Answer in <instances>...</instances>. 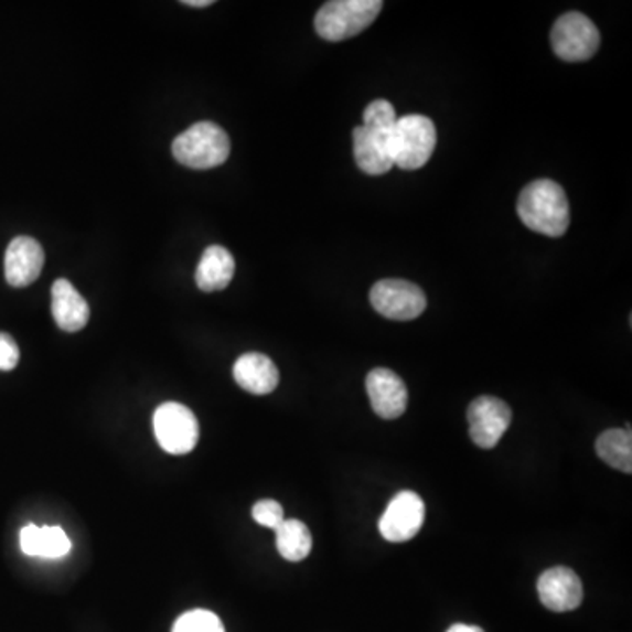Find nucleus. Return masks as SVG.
Masks as SVG:
<instances>
[{"label": "nucleus", "mask_w": 632, "mask_h": 632, "mask_svg": "<svg viewBox=\"0 0 632 632\" xmlns=\"http://www.w3.org/2000/svg\"><path fill=\"white\" fill-rule=\"evenodd\" d=\"M392 130L366 126L353 130V156L362 172L369 176H379L394 168L390 153Z\"/></svg>", "instance_id": "obj_10"}, {"label": "nucleus", "mask_w": 632, "mask_h": 632, "mask_svg": "<svg viewBox=\"0 0 632 632\" xmlns=\"http://www.w3.org/2000/svg\"><path fill=\"white\" fill-rule=\"evenodd\" d=\"M447 632H485L482 628H478V625H465V624H456L452 628L448 629Z\"/></svg>", "instance_id": "obj_24"}, {"label": "nucleus", "mask_w": 632, "mask_h": 632, "mask_svg": "<svg viewBox=\"0 0 632 632\" xmlns=\"http://www.w3.org/2000/svg\"><path fill=\"white\" fill-rule=\"evenodd\" d=\"M44 266L43 246L34 237L18 236L6 251V280L11 287L22 289L40 278Z\"/></svg>", "instance_id": "obj_12"}, {"label": "nucleus", "mask_w": 632, "mask_h": 632, "mask_svg": "<svg viewBox=\"0 0 632 632\" xmlns=\"http://www.w3.org/2000/svg\"><path fill=\"white\" fill-rule=\"evenodd\" d=\"M396 109L387 100H373L364 111V124L362 126L375 127V129L392 130L396 127Z\"/></svg>", "instance_id": "obj_21"}, {"label": "nucleus", "mask_w": 632, "mask_h": 632, "mask_svg": "<svg viewBox=\"0 0 632 632\" xmlns=\"http://www.w3.org/2000/svg\"><path fill=\"white\" fill-rule=\"evenodd\" d=\"M426 504L417 492L403 491L388 503L379 518V534L390 543H405L420 533Z\"/></svg>", "instance_id": "obj_9"}, {"label": "nucleus", "mask_w": 632, "mask_h": 632, "mask_svg": "<svg viewBox=\"0 0 632 632\" xmlns=\"http://www.w3.org/2000/svg\"><path fill=\"white\" fill-rule=\"evenodd\" d=\"M371 304L382 317L408 322L420 317L427 308L426 293L406 280H382L371 289Z\"/></svg>", "instance_id": "obj_7"}, {"label": "nucleus", "mask_w": 632, "mask_h": 632, "mask_svg": "<svg viewBox=\"0 0 632 632\" xmlns=\"http://www.w3.org/2000/svg\"><path fill=\"white\" fill-rule=\"evenodd\" d=\"M276 548L281 557L290 563H301L313 548V538L304 522L283 521V524L276 529Z\"/></svg>", "instance_id": "obj_19"}, {"label": "nucleus", "mask_w": 632, "mask_h": 632, "mask_svg": "<svg viewBox=\"0 0 632 632\" xmlns=\"http://www.w3.org/2000/svg\"><path fill=\"white\" fill-rule=\"evenodd\" d=\"M172 156L186 168H218L231 156V139L213 121H199L174 139Z\"/></svg>", "instance_id": "obj_3"}, {"label": "nucleus", "mask_w": 632, "mask_h": 632, "mask_svg": "<svg viewBox=\"0 0 632 632\" xmlns=\"http://www.w3.org/2000/svg\"><path fill=\"white\" fill-rule=\"evenodd\" d=\"M436 141V127L429 118L421 115L397 118L390 136L394 165L405 171L424 168L435 153Z\"/></svg>", "instance_id": "obj_4"}, {"label": "nucleus", "mask_w": 632, "mask_h": 632, "mask_svg": "<svg viewBox=\"0 0 632 632\" xmlns=\"http://www.w3.org/2000/svg\"><path fill=\"white\" fill-rule=\"evenodd\" d=\"M172 632H225L222 620L207 610L189 611L176 620Z\"/></svg>", "instance_id": "obj_20"}, {"label": "nucleus", "mask_w": 632, "mask_h": 632, "mask_svg": "<svg viewBox=\"0 0 632 632\" xmlns=\"http://www.w3.org/2000/svg\"><path fill=\"white\" fill-rule=\"evenodd\" d=\"M233 373L237 385L255 396L271 394L280 383L278 367L263 353H245L237 358Z\"/></svg>", "instance_id": "obj_14"}, {"label": "nucleus", "mask_w": 632, "mask_h": 632, "mask_svg": "<svg viewBox=\"0 0 632 632\" xmlns=\"http://www.w3.org/2000/svg\"><path fill=\"white\" fill-rule=\"evenodd\" d=\"M52 313L56 325L65 332H78L90 320V308L71 281L56 280L52 287Z\"/></svg>", "instance_id": "obj_15"}, {"label": "nucleus", "mask_w": 632, "mask_h": 632, "mask_svg": "<svg viewBox=\"0 0 632 632\" xmlns=\"http://www.w3.org/2000/svg\"><path fill=\"white\" fill-rule=\"evenodd\" d=\"M512 409L497 397L482 396L468 408L469 436L476 447L491 450L500 444L512 424Z\"/></svg>", "instance_id": "obj_8"}, {"label": "nucleus", "mask_w": 632, "mask_h": 632, "mask_svg": "<svg viewBox=\"0 0 632 632\" xmlns=\"http://www.w3.org/2000/svg\"><path fill=\"white\" fill-rule=\"evenodd\" d=\"M251 516L257 524L264 525L267 529L276 531L283 524L285 512L280 503L272 500L258 501L251 510Z\"/></svg>", "instance_id": "obj_22"}, {"label": "nucleus", "mask_w": 632, "mask_h": 632, "mask_svg": "<svg viewBox=\"0 0 632 632\" xmlns=\"http://www.w3.org/2000/svg\"><path fill=\"white\" fill-rule=\"evenodd\" d=\"M183 4L190 6V8H207V6L213 4V0H185Z\"/></svg>", "instance_id": "obj_25"}, {"label": "nucleus", "mask_w": 632, "mask_h": 632, "mask_svg": "<svg viewBox=\"0 0 632 632\" xmlns=\"http://www.w3.org/2000/svg\"><path fill=\"white\" fill-rule=\"evenodd\" d=\"M516 213L534 233L560 237L571 224V211L563 186L551 180H536L522 190Z\"/></svg>", "instance_id": "obj_1"}, {"label": "nucleus", "mask_w": 632, "mask_h": 632, "mask_svg": "<svg viewBox=\"0 0 632 632\" xmlns=\"http://www.w3.org/2000/svg\"><path fill=\"white\" fill-rule=\"evenodd\" d=\"M538 593L548 610L564 613L577 610L583 601V586L577 572L569 568H551L538 580Z\"/></svg>", "instance_id": "obj_13"}, {"label": "nucleus", "mask_w": 632, "mask_h": 632, "mask_svg": "<svg viewBox=\"0 0 632 632\" xmlns=\"http://www.w3.org/2000/svg\"><path fill=\"white\" fill-rule=\"evenodd\" d=\"M382 8L379 0H331L314 17V31L332 43L350 40L373 25Z\"/></svg>", "instance_id": "obj_2"}, {"label": "nucleus", "mask_w": 632, "mask_h": 632, "mask_svg": "<svg viewBox=\"0 0 632 632\" xmlns=\"http://www.w3.org/2000/svg\"><path fill=\"white\" fill-rule=\"evenodd\" d=\"M366 390L371 408L375 409L378 417L394 420L405 414L408 406V388L394 371L383 367L371 371L366 379Z\"/></svg>", "instance_id": "obj_11"}, {"label": "nucleus", "mask_w": 632, "mask_h": 632, "mask_svg": "<svg viewBox=\"0 0 632 632\" xmlns=\"http://www.w3.org/2000/svg\"><path fill=\"white\" fill-rule=\"evenodd\" d=\"M20 362V349L13 338L0 332V371H13Z\"/></svg>", "instance_id": "obj_23"}, {"label": "nucleus", "mask_w": 632, "mask_h": 632, "mask_svg": "<svg viewBox=\"0 0 632 632\" xmlns=\"http://www.w3.org/2000/svg\"><path fill=\"white\" fill-rule=\"evenodd\" d=\"M601 35L598 26L586 14H563L551 29V46L555 55L566 62L589 61L598 52Z\"/></svg>", "instance_id": "obj_5"}, {"label": "nucleus", "mask_w": 632, "mask_h": 632, "mask_svg": "<svg viewBox=\"0 0 632 632\" xmlns=\"http://www.w3.org/2000/svg\"><path fill=\"white\" fill-rule=\"evenodd\" d=\"M596 452L602 462L611 468L619 469L622 473L631 474L632 471V435L631 430L610 429L604 430L596 441Z\"/></svg>", "instance_id": "obj_18"}, {"label": "nucleus", "mask_w": 632, "mask_h": 632, "mask_svg": "<svg viewBox=\"0 0 632 632\" xmlns=\"http://www.w3.org/2000/svg\"><path fill=\"white\" fill-rule=\"evenodd\" d=\"M156 438L164 452L185 456L199 441V421L192 409L180 403H164L153 417Z\"/></svg>", "instance_id": "obj_6"}, {"label": "nucleus", "mask_w": 632, "mask_h": 632, "mask_svg": "<svg viewBox=\"0 0 632 632\" xmlns=\"http://www.w3.org/2000/svg\"><path fill=\"white\" fill-rule=\"evenodd\" d=\"M20 548L29 557L62 559L71 551V539L61 527H38L29 524L20 533Z\"/></svg>", "instance_id": "obj_17"}, {"label": "nucleus", "mask_w": 632, "mask_h": 632, "mask_svg": "<svg viewBox=\"0 0 632 632\" xmlns=\"http://www.w3.org/2000/svg\"><path fill=\"white\" fill-rule=\"evenodd\" d=\"M236 263L234 257L224 246L213 245L206 248L203 257L199 260L195 281L203 292H216L227 289L233 281Z\"/></svg>", "instance_id": "obj_16"}]
</instances>
